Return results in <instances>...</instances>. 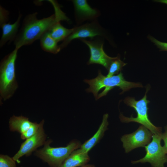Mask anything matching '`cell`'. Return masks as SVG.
Here are the masks:
<instances>
[{
	"label": "cell",
	"mask_w": 167,
	"mask_h": 167,
	"mask_svg": "<svg viewBox=\"0 0 167 167\" xmlns=\"http://www.w3.org/2000/svg\"><path fill=\"white\" fill-rule=\"evenodd\" d=\"M32 123L26 117L13 115L9 119V127L11 131L17 132L21 134L26 132Z\"/></svg>",
	"instance_id": "15"
},
{
	"label": "cell",
	"mask_w": 167,
	"mask_h": 167,
	"mask_svg": "<svg viewBox=\"0 0 167 167\" xmlns=\"http://www.w3.org/2000/svg\"><path fill=\"white\" fill-rule=\"evenodd\" d=\"M105 31L97 20L87 22L74 27L72 33L60 45L61 49L66 47L73 40L90 38L93 39L96 36L105 37Z\"/></svg>",
	"instance_id": "7"
},
{
	"label": "cell",
	"mask_w": 167,
	"mask_h": 167,
	"mask_svg": "<svg viewBox=\"0 0 167 167\" xmlns=\"http://www.w3.org/2000/svg\"><path fill=\"white\" fill-rule=\"evenodd\" d=\"M18 50L15 48L0 62V98L4 101L11 97L18 87L15 75V62Z\"/></svg>",
	"instance_id": "3"
},
{
	"label": "cell",
	"mask_w": 167,
	"mask_h": 167,
	"mask_svg": "<svg viewBox=\"0 0 167 167\" xmlns=\"http://www.w3.org/2000/svg\"><path fill=\"white\" fill-rule=\"evenodd\" d=\"M60 22L55 24L48 32L51 36L57 42L64 41L74 30V28L70 29L65 28Z\"/></svg>",
	"instance_id": "16"
},
{
	"label": "cell",
	"mask_w": 167,
	"mask_h": 167,
	"mask_svg": "<svg viewBox=\"0 0 167 167\" xmlns=\"http://www.w3.org/2000/svg\"><path fill=\"white\" fill-rule=\"evenodd\" d=\"M88 153L82 152L79 148L75 150L59 167H80L84 166L90 160Z\"/></svg>",
	"instance_id": "14"
},
{
	"label": "cell",
	"mask_w": 167,
	"mask_h": 167,
	"mask_svg": "<svg viewBox=\"0 0 167 167\" xmlns=\"http://www.w3.org/2000/svg\"><path fill=\"white\" fill-rule=\"evenodd\" d=\"M148 38L159 49L160 51H167V42L161 41L150 35H148Z\"/></svg>",
	"instance_id": "21"
},
{
	"label": "cell",
	"mask_w": 167,
	"mask_h": 167,
	"mask_svg": "<svg viewBox=\"0 0 167 167\" xmlns=\"http://www.w3.org/2000/svg\"><path fill=\"white\" fill-rule=\"evenodd\" d=\"M40 44L41 49L44 51L56 54L61 50L58 43L50 35L48 32L41 38Z\"/></svg>",
	"instance_id": "17"
},
{
	"label": "cell",
	"mask_w": 167,
	"mask_h": 167,
	"mask_svg": "<svg viewBox=\"0 0 167 167\" xmlns=\"http://www.w3.org/2000/svg\"><path fill=\"white\" fill-rule=\"evenodd\" d=\"M40 126V123L32 122L29 129L24 133L21 134L20 138L23 140L26 139L34 135L37 131Z\"/></svg>",
	"instance_id": "19"
},
{
	"label": "cell",
	"mask_w": 167,
	"mask_h": 167,
	"mask_svg": "<svg viewBox=\"0 0 167 167\" xmlns=\"http://www.w3.org/2000/svg\"><path fill=\"white\" fill-rule=\"evenodd\" d=\"M80 40L86 45L89 49L90 57L87 64L101 65L108 70L115 57H110L105 53L103 49L104 43L101 39L94 38L90 40L82 39Z\"/></svg>",
	"instance_id": "10"
},
{
	"label": "cell",
	"mask_w": 167,
	"mask_h": 167,
	"mask_svg": "<svg viewBox=\"0 0 167 167\" xmlns=\"http://www.w3.org/2000/svg\"><path fill=\"white\" fill-rule=\"evenodd\" d=\"M75 10V21L78 25L86 21L90 22L97 20L100 16V11L92 7L86 0H72Z\"/></svg>",
	"instance_id": "11"
},
{
	"label": "cell",
	"mask_w": 167,
	"mask_h": 167,
	"mask_svg": "<svg viewBox=\"0 0 167 167\" xmlns=\"http://www.w3.org/2000/svg\"><path fill=\"white\" fill-rule=\"evenodd\" d=\"M126 64L121 60L120 56L118 55L115 57L111 63L108 70V72L106 76L110 77L115 75L118 74L119 72L121 71L123 67Z\"/></svg>",
	"instance_id": "18"
},
{
	"label": "cell",
	"mask_w": 167,
	"mask_h": 167,
	"mask_svg": "<svg viewBox=\"0 0 167 167\" xmlns=\"http://www.w3.org/2000/svg\"><path fill=\"white\" fill-rule=\"evenodd\" d=\"M84 82L89 85L86 89L87 92L92 93L96 100L106 96L107 93L115 87H119L122 90L121 94L131 89L143 87L141 84L127 81L125 79L121 71L117 75L108 77L98 71V75L95 78L90 79H85Z\"/></svg>",
	"instance_id": "2"
},
{
	"label": "cell",
	"mask_w": 167,
	"mask_h": 167,
	"mask_svg": "<svg viewBox=\"0 0 167 167\" xmlns=\"http://www.w3.org/2000/svg\"><path fill=\"white\" fill-rule=\"evenodd\" d=\"M22 16V14L19 12L17 20L13 24L7 23V20L0 21V27L2 31L0 41L1 48L7 42L9 41L10 43L14 41L18 33Z\"/></svg>",
	"instance_id": "12"
},
{
	"label": "cell",
	"mask_w": 167,
	"mask_h": 167,
	"mask_svg": "<svg viewBox=\"0 0 167 167\" xmlns=\"http://www.w3.org/2000/svg\"><path fill=\"white\" fill-rule=\"evenodd\" d=\"M162 139L164 141V145L163 146L165 153L167 154V133H162Z\"/></svg>",
	"instance_id": "22"
},
{
	"label": "cell",
	"mask_w": 167,
	"mask_h": 167,
	"mask_svg": "<svg viewBox=\"0 0 167 167\" xmlns=\"http://www.w3.org/2000/svg\"><path fill=\"white\" fill-rule=\"evenodd\" d=\"M44 122V119L41 120L37 132L21 144L19 149L12 157L16 161L23 156H30L38 148L44 145L47 137L43 127Z\"/></svg>",
	"instance_id": "9"
},
{
	"label": "cell",
	"mask_w": 167,
	"mask_h": 167,
	"mask_svg": "<svg viewBox=\"0 0 167 167\" xmlns=\"http://www.w3.org/2000/svg\"><path fill=\"white\" fill-rule=\"evenodd\" d=\"M149 89V86H148L144 96L140 100L137 101L134 98L129 96L126 97L124 100L125 104L135 109L137 113L136 117H133L132 116L130 117H126L120 113L119 118L122 122H137L145 126L153 134H158L161 133V128L154 125L148 118V105L150 102L147 99V94Z\"/></svg>",
	"instance_id": "5"
},
{
	"label": "cell",
	"mask_w": 167,
	"mask_h": 167,
	"mask_svg": "<svg viewBox=\"0 0 167 167\" xmlns=\"http://www.w3.org/2000/svg\"><path fill=\"white\" fill-rule=\"evenodd\" d=\"M162 133L153 134L152 140L145 147L146 154L144 156L138 160L132 161L133 164L149 163L152 167H165L167 162V155L163 147L161 145Z\"/></svg>",
	"instance_id": "6"
},
{
	"label": "cell",
	"mask_w": 167,
	"mask_h": 167,
	"mask_svg": "<svg viewBox=\"0 0 167 167\" xmlns=\"http://www.w3.org/2000/svg\"><path fill=\"white\" fill-rule=\"evenodd\" d=\"M0 167H17L16 161L6 155H0Z\"/></svg>",
	"instance_id": "20"
},
{
	"label": "cell",
	"mask_w": 167,
	"mask_h": 167,
	"mask_svg": "<svg viewBox=\"0 0 167 167\" xmlns=\"http://www.w3.org/2000/svg\"><path fill=\"white\" fill-rule=\"evenodd\" d=\"M155 2L167 4V0H156Z\"/></svg>",
	"instance_id": "23"
},
{
	"label": "cell",
	"mask_w": 167,
	"mask_h": 167,
	"mask_svg": "<svg viewBox=\"0 0 167 167\" xmlns=\"http://www.w3.org/2000/svg\"><path fill=\"white\" fill-rule=\"evenodd\" d=\"M165 132L166 133H167V125H166L165 127Z\"/></svg>",
	"instance_id": "25"
},
{
	"label": "cell",
	"mask_w": 167,
	"mask_h": 167,
	"mask_svg": "<svg viewBox=\"0 0 167 167\" xmlns=\"http://www.w3.org/2000/svg\"><path fill=\"white\" fill-rule=\"evenodd\" d=\"M153 135L149 130L141 125L133 132L122 136L121 140L125 152L128 153L137 148L145 147L150 142Z\"/></svg>",
	"instance_id": "8"
},
{
	"label": "cell",
	"mask_w": 167,
	"mask_h": 167,
	"mask_svg": "<svg viewBox=\"0 0 167 167\" xmlns=\"http://www.w3.org/2000/svg\"><path fill=\"white\" fill-rule=\"evenodd\" d=\"M80 167H96L94 165L91 164H87L84 166Z\"/></svg>",
	"instance_id": "24"
},
{
	"label": "cell",
	"mask_w": 167,
	"mask_h": 167,
	"mask_svg": "<svg viewBox=\"0 0 167 167\" xmlns=\"http://www.w3.org/2000/svg\"><path fill=\"white\" fill-rule=\"evenodd\" d=\"M55 10V14L41 19H37L36 12L26 16L14 41L15 48L19 49L23 46L31 44L35 41L40 39L57 22L67 19L59 9Z\"/></svg>",
	"instance_id": "1"
},
{
	"label": "cell",
	"mask_w": 167,
	"mask_h": 167,
	"mask_svg": "<svg viewBox=\"0 0 167 167\" xmlns=\"http://www.w3.org/2000/svg\"><path fill=\"white\" fill-rule=\"evenodd\" d=\"M108 113L104 114L102 122L96 133L90 138L81 144L79 148L82 152L88 153L103 137L105 132L108 129Z\"/></svg>",
	"instance_id": "13"
},
{
	"label": "cell",
	"mask_w": 167,
	"mask_h": 167,
	"mask_svg": "<svg viewBox=\"0 0 167 167\" xmlns=\"http://www.w3.org/2000/svg\"><path fill=\"white\" fill-rule=\"evenodd\" d=\"M52 140H47L43 147L34 152V155L50 167H59L66 159L75 150L79 148L80 142L74 140L65 147H52L50 144Z\"/></svg>",
	"instance_id": "4"
}]
</instances>
